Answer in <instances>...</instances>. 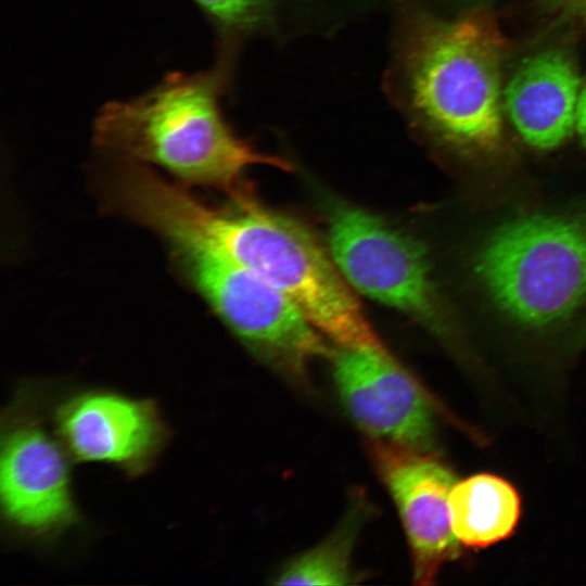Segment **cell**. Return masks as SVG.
Returning a JSON list of instances; mask_svg holds the SVG:
<instances>
[{
    "label": "cell",
    "instance_id": "cell-1",
    "mask_svg": "<svg viewBox=\"0 0 586 586\" xmlns=\"http://www.w3.org/2000/svg\"><path fill=\"white\" fill-rule=\"evenodd\" d=\"M229 196L224 205H208L162 178L146 192L145 212L191 229L264 278L339 347L384 348L332 257L308 230L245 190Z\"/></svg>",
    "mask_w": 586,
    "mask_h": 586
},
{
    "label": "cell",
    "instance_id": "cell-2",
    "mask_svg": "<svg viewBox=\"0 0 586 586\" xmlns=\"http://www.w3.org/2000/svg\"><path fill=\"white\" fill-rule=\"evenodd\" d=\"M225 73L221 62L207 72L171 73L138 97L105 104L94 120L95 146L228 195L242 190L241 179L254 165L289 169L286 161L254 150L225 122L219 107Z\"/></svg>",
    "mask_w": 586,
    "mask_h": 586
},
{
    "label": "cell",
    "instance_id": "cell-3",
    "mask_svg": "<svg viewBox=\"0 0 586 586\" xmlns=\"http://www.w3.org/2000/svg\"><path fill=\"white\" fill-rule=\"evenodd\" d=\"M504 50L485 12L412 23L403 65L410 104L429 129L467 150L489 151L500 143Z\"/></svg>",
    "mask_w": 586,
    "mask_h": 586
},
{
    "label": "cell",
    "instance_id": "cell-4",
    "mask_svg": "<svg viewBox=\"0 0 586 586\" xmlns=\"http://www.w3.org/2000/svg\"><path fill=\"white\" fill-rule=\"evenodd\" d=\"M153 231L182 279L262 360L301 375L308 361L329 354L320 332L264 278L183 226L167 222Z\"/></svg>",
    "mask_w": 586,
    "mask_h": 586
},
{
    "label": "cell",
    "instance_id": "cell-5",
    "mask_svg": "<svg viewBox=\"0 0 586 586\" xmlns=\"http://www.w3.org/2000/svg\"><path fill=\"white\" fill-rule=\"evenodd\" d=\"M475 273L495 304L519 323L559 322L586 294V232L562 216L519 217L486 239Z\"/></svg>",
    "mask_w": 586,
    "mask_h": 586
},
{
    "label": "cell",
    "instance_id": "cell-6",
    "mask_svg": "<svg viewBox=\"0 0 586 586\" xmlns=\"http://www.w3.org/2000/svg\"><path fill=\"white\" fill-rule=\"evenodd\" d=\"M328 233L331 257L349 285L441 330L429 260L419 241L348 205L331 212Z\"/></svg>",
    "mask_w": 586,
    "mask_h": 586
},
{
    "label": "cell",
    "instance_id": "cell-7",
    "mask_svg": "<svg viewBox=\"0 0 586 586\" xmlns=\"http://www.w3.org/2000/svg\"><path fill=\"white\" fill-rule=\"evenodd\" d=\"M25 397L5 411L0 443L3 518L34 538H52L78 522L68 454Z\"/></svg>",
    "mask_w": 586,
    "mask_h": 586
},
{
    "label": "cell",
    "instance_id": "cell-8",
    "mask_svg": "<svg viewBox=\"0 0 586 586\" xmlns=\"http://www.w3.org/2000/svg\"><path fill=\"white\" fill-rule=\"evenodd\" d=\"M55 434L68 456L104 462L138 476L165 447L168 430L156 405L109 391H86L54 411Z\"/></svg>",
    "mask_w": 586,
    "mask_h": 586
},
{
    "label": "cell",
    "instance_id": "cell-9",
    "mask_svg": "<svg viewBox=\"0 0 586 586\" xmlns=\"http://www.w3.org/2000/svg\"><path fill=\"white\" fill-rule=\"evenodd\" d=\"M331 357L341 398L364 431L386 443L432 449L430 404L385 348L337 346Z\"/></svg>",
    "mask_w": 586,
    "mask_h": 586
},
{
    "label": "cell",
    "instance_id": "cell-10",
    "mask_svg": "<svg viewBox=\"0 0 586 586\" xmlns=\"http://www.w3.org/2000/svg\"><path fill=\"white\" fill-rule=\"evenodd\" d=\"M373 453L408 537L415 582L431 585L442 565L460 551L449 511L456 477L424 451L381 442Z\"/></svg>",
    "mask_w": 586,
    "mask_h": 586
},
{
    "label": "cell",
    "instance_id": "cell-11",
    "mask_svg": "<svg viewBox=\"0 0 586 586\" xmlns=\"http://www.w3.org/2000/svg\"><path fill=\"white\" fill-rule=\"evenodd\" d=\"M579 77L571 56L545 50L527 58L505 89L506 112L532 146L560 145L575 127Z\"/></svg>",
    "mask_w": 586,
    "mask_h": 586
},
{
    "label": "cell",
    "instance_id": "cell-12",
    "mask_svg": "<svg viewBox=\"0 0 586 586\" xmlns=\"http://www.w3.org/2000/svg\"><path fill=\"white\" fill-rule=\"evenodd\" d=\"M449 511L459 542L484 548L513 532L520 518V497L505 479L480 473L456 482L449 496Z\"/></svg>",
    "mask_w": 586,
    "mask_h": 586
},
{
    "label": "cell",
    "instance_id": "cell-13",
    "mask_svg": "<svg viewBox=\"0 0 586 586\" xmlns=\"http://www.w3.org/2000/svg\"><path fill=\"white\" fill-rule=\"evenodd\" d=\"M353 507L340 526L322 544L303 553L279 574L278 585H346L351 583V553L364 520Z\"/></svg>",
    "mask_w": 586,
    "mask_h": 586
},
{
    "label": "cell",
    "instance_id": "cell-14",
    "mask_svg": "<svg viewBox=\"0 0 586 586\" xmlns=\"http://www.w3.org/2000/svg\"><path fill=\"white\" fill-rule=\"evenodd\" d=\"M225 37L245 33L267 17L268 0H192Z\"/></svg>",
    "mask_w": 586,
    "mask_h": 586
},
{
    "label": "cell",
    "instance_id": "cell-15",
    "mask_svg": "<svg viewBox=\"0 0 586 586\" xmlns=\"http://www.w3.org/2000/svg\"><path fill=\"white\" fill-rule=\"evenodd\" d=\"M550 8L586 22V0H544Z\"/></svg>",
    "mask_w": 586,
    "mask_h": 586
},
{
    "label": "cell",
    "instance_id": "cell-16",
    "mask_svg": "<svg viewBox=\"0 0 586 586\" xmlns=\"http://www.w3.org/2000/svg\"><path fill=\"white\" fill-rule=\"evenodd\" d=\"M575 128L582 143L586 148V86L578 95L575 114Z\"/></svg>",
    "mask_w": 586,
    "mask_h": 586
},
{
    "label": "cell",
    "instance_id": "cell-17",
    "mask_svg": "<svg viewBox=\"0 0 586 586\" xmlns=\"http://www.w3.org/2000/svg\"><path fill=\"white\" fill-rule=\"evenodd\" d=\"M584 342L586 343V334H585V341Z\"/></svg>",
    "mask_w": 586,
    "mask_h": 586
}]
</instances>
